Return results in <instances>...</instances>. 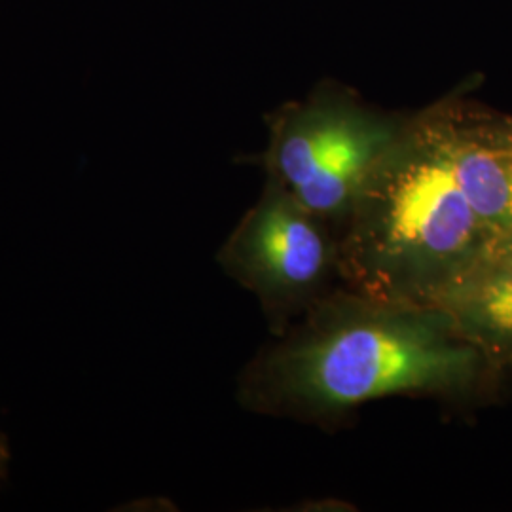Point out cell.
Masks as SVG:
<instances>
[{
	"label": "cell",
	"instance_id": "1",
	"mask_svg": "<svg viewBox=\"0 0 512 512\" xmlns=\"http://www.w3.org/2000/svg\"><path fill=\"white\" fill-rule=\"evenodd\" d=\"M503 384L442 311L338 285L243 368L238 399L256 414L323 423L399 395L476 403Z\"/></svg>",
	"mask_w": 512,
	"mask_h": 512
},
{
	"label": "cell",
	"instance_id": "2",
	"mask_svg": "<svg viewBox=\"0 0 512 512\" xmlns=\"http://www.w3.org/2000/svg\"><path fill=\"white\" fill-rule=\"evenodd\" d=\"M450 160L442 114L404 129L370 173L338 232L342 285L431 306L495 239Z\"/></svg>",
	"mask_w": 512,
	"mask_h": 512
},
{
	"label": "cell",
	"instance_id": "3",
	"mask_svg": "<svg viewBox=\"0 0 512 512\" xmlns=\"http://www.w3.org/2000/svg\"><path fill=\"white\" fill-rule=\"evenodd\" d=\"M217 260L255 294L274 336L342 285L336 232L272 177Z\"/></svg>",
	"mask_w": 512,
	"mask_h": 512
},
{
	"label": "cell",
	"instance_id": "4",
	"mask_svg": "<svg viewBox=\"0 0 512 512\" xmlns=\"http://www.w3.org/2000/svg\"><path fill=\"white\" fill-rule=\"evenodd\" d=\"M403 131L353 103H310L279 120L270 177L338 236L359 190Z\"/></svg>",
	"mask_w": 512,
	"mask_h": 512
},
{
	"label": "cell",
	"instance_id": "5",
	"mask_svg": "<svg viewBox=\"0 0 512 512\" xmlns=\"http://www.w3.org/2000/svg\"><path fill=\"white\" fill-rule=\"evenodd\" d=\"M431 306L505 382L512 374V236L495 239Z\"/></svg>",
	"mask_w": 512,
	"mask_h": 512
},
{
	"label": "cell",
	"instance_id": "6",
	"mask_svg": "<svg viewBox=\"0 0 512 512\" xmlns=\"http://www.w3.org/2000/svg\"><path fill=\"white\" fill-rule=\"evenodd\" d=\"M444 139L459 184L497 236H512V120L480 112L442 114Z\"/></svg>",
	"mask_w": 512,
	"mask_h": 512
},
{
	"label": "cell",
	"instance_id": "7",
	"mask_svg": "<svg viewBox=\"0 0 512 512\" xmlns=\"http://www.w3.org/2000/svg\"><path fill=\"white\" fill-rule=\"evenodd\" d=\"M8 463H10V450H8L6 437L0 431V482L4 480V476L8 473Z\"/></svg>",
	"mask_w": 512,
	"mask_h": 512
}]
</instances>
